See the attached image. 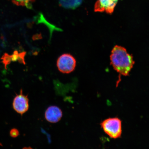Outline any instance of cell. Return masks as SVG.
Instances as JSON below:
<instances>
[{"label":"cell","instance_id":"8992f818","mask_svg":"<svg viewBox=\"0 0 149 149\" xmlns=\"http://www.w3.org/2000/svg\"><path fill=\"white\" fill-rule=\"evenodd\" d=\"M63 116V112L61 109L56 106H52L46 109L45 117L48 122L55 123L59 122Z\"/></svg>","mask_w":149,"mask_h":149},{"label":"cell","instance_id":"ba28073f","mask_svg":"<svg viewBox=\"0 0 149 149\" xmlns=\"http://www.w3.org/2000/svg\"><path fill=\"white\" fill-rule=\"evenodd\" d=\"M12 2L19 6H25L27 8H31L32 3L35 0H11Z\"/></svg>","mask_w":149,"mask_h":149},{"label":"cell","instance_id":"52a82bcc","mask_svg":"<svg viewBox=\"0 0 149 149\" xmlns=\"http://www.w3.org/2000/svg\"><path fill=\"white\" fill-rule=\"evenodd\" d=\"M59 1L61 6L65 8L74 9L81 4L83 0H59Z\"/></svg>","mask_w":149,"mask_h":149},{"label":"cell","instance_id":"277c9868","mask_svg":"<svg viewBox=\"0 0 149 149\" xmlns=\"http://www.w3.org/2000/svg\"><path fill=\"white\" fill-rule=\"evenodd\" d=\"M29 102L28 95H24L23 89H21L19 94H17L14 98L13 103V107L17 113L22 115L29 110Z\"/></svg>","mask_w":149,"mask_h":149},{"label":"cell","instance_id":"5b68a950","mask_svg":"<svg viewBox=\"0 0 149 149\" xmlns=\"http://www.w3.org/2000/svg\"><path fill=\"white\" fill-rule=\"evenodd\" d=\"M118 1V0H98L95 4V12H105L108 14H111Z\"/></svg>","mask_w":149,"mask_h":149},{"label":"cell","instance_id":"3957f363","mask_svg":"<svg viewBox=\"0 0 149 149\" xmlns=\"http://www.w3.org/2000/svg\"><path fill=\"white\" fill-rule=\"evenodd\" d=\"M57 66L59 71L62 73H70L75 68L76 61L70 54H63L58 59Z\"/></svg>","mask_w":149,"mask_h":149},{"label":"cell","instance_id":"6da1fadb","mask_svg":"<svg viewBox=\"0 0 149 149\" xmlns=\"http://www.w3.org/2000/svg\"><path fill=\"white\" fill-rule=\"evenodd\" d=\"M110 59L114 69L124 76L129 74L135 63L133 57L127 53L125 48L118 45L113 48Z\"/></svg>","mask_w":149,"mask_h":149},{"label":"cell","instance_id":"9c48e42d","mask_svg":"<svg viewBox=\"0 0 149 149\" xmlns=\"http://www.w3.org/2000/svg\"><path fill=\"white\" fill-rule=\"evenodd\" d=\"M10 134L11 136L14 138H16L19 135V132L17 129L14 128L11 130L10 132Z\"/></svg>","mask_w":149,"mask_h":149},{"label":"cell","instance_id":"7a4b0ae2","mask_svg":"<svg viewBox=\"0 0 149 149\" xmlns=\"http://www.w3.org/2000/svg\"><path fill=\"white\" fill-rule=\"evenodd\" d=\"M104 132L112 139L120 137L122 133V122L117 118H109L105 120L101 124Z\"/></svg>","mask_w":149,"mask_h":149}]
</instances>
